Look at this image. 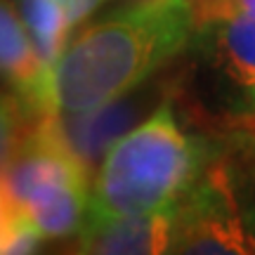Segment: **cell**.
Instances as JSON below:
<instances>
[{
    "mask_svg": "<svg viewBox=\"0 0 255 255\" xmlns=\"http://www.w3.org/2000/svg\"><path fill=\"white\" fill-rule=\"evenodd\" d=\"M196 21L189 0L116 7L69 38L45 71L33 102L36 119L83 114L165 71L189 47Z\"/></svg>",
    "mask_w": 255,
    "mask_h": 255,
    "instance_id": "6da1fadb",
    "label": "cell"
},
{
    "mask_svg": "<svg viewBox=\"0 0 255 255\" xmlns=\"http://www.w3.org/2000/svg\"><path fill=\"white\" fill-rule=\"evenodd\" d=\"M175 92L111 144L92 177L85 218H121L173 208L189 189L215 151L218 135L184 132L175 114Z\"/></svg>",
    "mask_w": 255,
    "mask_h": 255,
    "instance_id": "7a4b0ae2",
    "label": "cell"
},
{
    "mask_svg": "<svg viewBox=\"0 0 255 255\" xmlns=\"http://www.w3.org/2000/svg\"><path fill=\"white\" fill-rule=\"evenodd\" d=\"M173 213L170 253H255V241L248 232L220 135L215 151L208 156L182 199L173 206Z\"/></svg>",
    "mask_w": 255,
    "mask_h": 255,
    "instance_id": "3957f363",
    "label": "cell"
},
{
    "mask_svg": "<svg viewBox=\"0 0 255 255\" xmlns=\"http://www.w3.org/2000/svg\"><path fill=\"white\" fill-rule=\"evenodd\" d=\"M180 76L161 71L139 88L92 111L40 116L33 130L52 139L57 146H62L92 180L111 144L128 130H132L137 123H142L170 92L180 88Z\"/></svg>",
    "mask_w": 255,
    "mask_h": 255,
    "instance_id": "277c9868",
    "label": "cell"
},
{
    "mask_svg": "<svg viewBox=\"0 0 255 255\" xmlns=\"http://www.w3.org/2000/svg\"><path fill=\"white\" fill-rule=\"evenodd\" d=\"M173 208L121 215V218H85L73 239L71 253L90 255H156L170 253Z\"/></svg>",
    "mask_w": 255,
    "mask_h": 255,
    "instance_id": "5b68a950",
    "label": "cell"
},
{
    "mask_svg": "<svg viewBox=\"0 0 255 255\" xmlns=\"http://www.w3.org/2000/svg\"><path fill=\"white\" fill-rule=\"evenodd\" d=\"M218 69L232 85L246 92L244 107L255 97V17L232 14L196 26ZM239 107V109H244Z\"/></svg>",
    "mask_w": 255,
    "mask_h": 255,
    "instance_id": "8992f818",
    "label": "cell"
},
{
    "mask_svg": "<svg viewBox=\"0 0 255 255\" xmlns=\"http://www.w3.org/2000/svg\"><path fill=\"white\" fill-rule=\"evenodd\" d=\"M43 78L45 66L33 47L17 2L0 0V83L12 88L33 111Z\"/></svg>",
    "mask_w": 255,
    "mask_h": 255,
    "instance_id": "52a82bcc",
    "label": "cell"
},
{
    "mask_svg": "<svg viewBox=\"0 0 255 255\" xmlns=\"http://www.w3.org/2000/svg\"><path fill=\"white\" fill-rule=\"evenodd\" d=\"M45 71L62 55L73 26L57 0H14Z\"/></svg>",
    "mask_w": 255,
    "mask_h": 255,
    "instance_id": "ba28073f",
    "label": "cell"
},
{
    "mask_svg": "<svg viewBox=\"0 0 255 255\" xmlns=\"http://www.w3.org/2000/svg\"><path fill=\"white\" fill-rule=\"evenodd\" d=\"M218 135L222 137L232 170V182L237 189L248 232L255 241V130L220 128Z\"/></svg>",
    "mask_w": 255,
    "mask_h": 255,
    "instance_id": "9c48e42d",
    "label": "cell"
},
{
    "mask_svg": "<svg viewBox=\"0 0 255 255\" xmlns=\"http://www.w3.org/2000/svg\"><path fill=\"white\" fill-rule=\"evenodd\" d=\"M36 116L17 92L0 85V170L12 161L36 126Z\"/></svg>",
    "mask_w": 255,
    "mask_h": 255,
    "instance_id": "30bf717a",
    "label": "cell"
},
{
    "mask_svg": "<svg viewBox=\"0 0 255 255\" xmlns=\"http://www.w3.org/2000/svg\"><path fill=\"white\" fill-rule=\"evenodd\" d=\"M196 26H203L215 19H225L232 14L255 17V0H189Z\"/></svg>",
    "mask_w": 255,
    "mask_h": 255,
    "instance_id": "8fae6325",
    "label": "cell"
},
{
    "mask_svg": "<svg viewBox=\"0 0 255 255\" xmlns=\"http://www.w3.org/2000/svg\"><path fill=\"white\" fill-rule=\"evenodd\" d=\"M57 2L62 5L64 14L69 19V24L76 28V26H81L85 19H90L92 12L100 7L104 0H57Z\"/></svg>",
    "mask_w": 255,
    "mask_h": 255,
    "instance_id": "7c38bea8",
    "label": "cell"
},
{
    "mask_svg": "<svg viewBox=\"0 0 255 255\" xmlns=\"http://www.w3.org/2000/svg\"><path fill=\"white\" fill-rule=\"evenodd\" d=\"M220 128H246V130H255V97L248 102L244 109L234 111V114H227L218 123L215 132H218Z\"/></svg>",
    "mask_w": 255,
    "mask_h": 255,
    "instance_id": "4fadbf2b",
    "label": "cell"
},
{
    "mask_svg": "<svg viewBox=\"0 0 255 255\" xmlns=\"http://www.w3.org/2000/svg\"><path fill=\"white\" fill-rule=\"evenodd\" d=\"M17 215H19V210L12 206V201L7 199V194H5L2 187H0V244H2V239H5V234H7L9 225L14 222Z\"/></svg>",
    "mask_w": 255,
    "mask_h": 255,
    "instance_id": "5bb4252c",
    "label": "cell"
},
{
    "mask_svg": "<svg viewBox=\"0 0 255 255\" xmlns=\"http://www.w3.org/2000/svg\"><path fill=\"white\" fill-rule=\"evenodd\" d=\"M161 0H114L116 7H142V5H154Z\"/></svg>",
    "mask_w": 255,
    "mask_h": 255,
    "instance_id": "9a60e30c",
    "label": "cell"
}]
</instances>
